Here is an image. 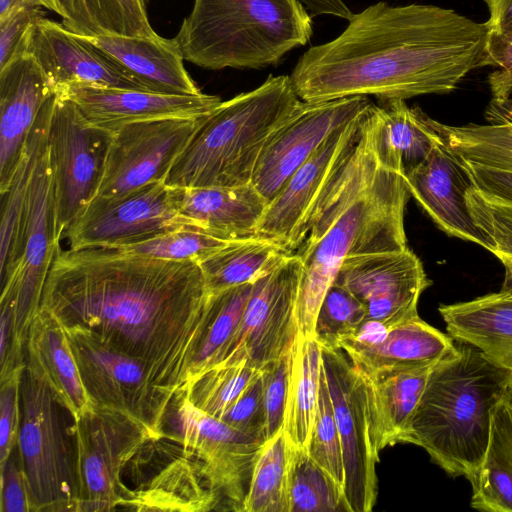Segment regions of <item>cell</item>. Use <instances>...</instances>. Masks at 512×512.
<instances>
[{
	"label": "cell",
	"instance_id": "cell-15",
	"mask_svg": "<svg viewBox=\"0 0 512 512\" xmlns=\"http://www.w3.org/2000/svg\"><path fill=\"white\" fill-rule=\"evenodd\" d=\"M369 109L334 131L294 172L268 203L256 237L275 243L287 253L296 252L319 198L356 148Z\"/></svg>",
	"mask_w": 512,
	"mask_h": 512
},
{
	"label": "cell",
	"instance_id": "cell-34",
	"mask_svg": "<svg viewBox=\"0 0 512 512\" xmlns=\"http://www.w3.org/2000/svg\"><path fill=\"white\" fill-rule=\"evenodd\" d=\"M471 507L489 512H512V412L502 400L492 412L489 445L478 470L468 479Z\"/></svg>",
	"mask_w": 512,
	"mask_h": 512
},
{
	"label": "cell",
	"instance_id": "cell-27",
	"mask_svg": "<svg viewBox=\"0 0 512 512\" xmlns=\"http://www.w3.org/2000/svg\"><path fill=\"white\" fill-rule=\"evenodd\" d=\"M26 360L72 418L94 406L83 385L64 327L41 307L28 332Z\"/></svg>",
	"mask_w": 512,
	"mask_h": 512
},
{
	"label": "cell",
	"instance_id": "cell-50",
	"mask_svg": "<svg viewBox=\"0 0 512 512\" xmlns=\"http://www.w3.org/2000/svg\"><path fill=\"white\" fill-rule=\"evenodd\" d=\"M0 511L35 512L25 472L21 466L17 447L0 466Z\"/></svg>",
	"mask_w": 512,
	"mask_h": 512
},
{
	"label": "cell",
	"instance_id": "cell-28",
	"mask_svg": "<svg viewBox=\"0 0 512 512\" xmlns=\"http://www.w3.org/2000/svg\"><path fill=\"white\" fill-rule=\"evenodd\" d=\"M439 312L453 339L478 348L491 362L512 372V295L499 291L441 305Z\"/></svg>",
	"mask_w": 512,
	"mask_h": 512
},
{
	"label": "cell",
	"instance_id": "cell-49",
	"mask_svg": "<svg viewBox=\"0 0 512 512\" xmlns=\"http://www.w3.org/2000/svg\"><path fill=\"white\" fill-rule=\"evenodd\" d=\"M485 65L495 68L488 77L492 100L509 99L512 94V33H488Z\"/></svg>",
	"mask_w": 512,
	"mask_h": 512
},
{
	"label": "cell",
	"instance_id": "cell-23",
	"mask_svg": "<svg viewBox=\"0 0 512 512\" xmlns=\"http://www.w3.org/2000/svg\"><path fill=\"white\" fill-rule=\"evenodd\" d=\"M338 349L345 352L360 371L369 374L432 368L458 350L451 336L419 316L386 330L344 340Z\"/></svg>",
	"mask_w": 512,
	"mask_h": 512
},
{
	"label": "cell",
	"instance_id": "cell-9",
	"mask_svg": "<svg viewBox=\"0 0 512 512\" xmlns=\"http://www.w3.org/2000/svg\"><path fill=\"white\" fill-rule=\"evenodd\" d=\"M65 331L93 404L132 416L156 441L167 437L164 424L175 396L160 386L138 359L101 343L88 333Z\"/></svg>",
	"mask_w": 512,
	"mask_h": 512
},
{
	"label": "cell",
	"instance_id": "cell-47",
	"mask_svg": "<svg viewBox=\"0 0 512 512\" xmlns=\"http://www.w3.org/2000/svg\"><path fill=\"white\" fill-rule=\"evenodd\" d=\"M227 425L266 442V413L262 371L220 418Z\"/></svg>",
	"mask_w": 512,
	"mask_h": 512
},
{
	"label": "cell",
	"instance_id": "cell-38",
	"mask_svg": "<svg viewBox=\"0 0 512 512\" xmlns=\"http://www.w3.org/2000/svg\"><path fill=\"white\" fill-rule=\"evenodd\" d=\"M288 496L289 512H348L343 486L310 457L306 448L292 444Z\"/></svg>",
	"mask_w": 512,
	"mask_h": 512
},
{
	"label": "cell",
	"instance_id": "cell-44",
	"mask_svg": "<svg viewBox=\"0 0 512 512\" xmlns=\"http://www.w3.org/2000/svg\"><path fill=\"white\" fill-rule=\"evenodd\" d=\"M365 317L366 312L360 301L334 282L322 300L313 337L321 347L338 349L342 341L358 334Z\"/></svg>",
	"mask_w": 512,
	"mask_h": 512
},
{
	"label": "cell",
	"instance_id": "cell-5",
	"mask_svg": "<svg viewBox=\"0 0 512 512\" xmlns=\"http://www.w3.org/2000/svg\"><path fill=\"white\" fill-rule=\"evenodd\" d=\"M313 34L298 0H194L174 37L184 60L210 70L277 65Z\"/></svg>",
	"mask_w": 512,
	"mask_h": 512
},
{
	"label": "cell",
	"instance_id": "cell-42",
	"mask_svg": "<svg viewBox=\"0 0 512 512\" xmlns=\"http://www.w3.org/2000/svg\"><path fill=\"white\" fill-rule=\"evenodd\" d=\"M229 242L195 227H181L114 249L149 258L199 264Z\"/></svg>",
	"mask_w": 512,
	"mask_h": 512
},
{
	"label": "cell",
	"instance_id": "cell-11",
	"mask_svg": "<svg viewBox=\"0 0 512 512\" xmlns=\"http://www.w3.org/2000/svg\"><path fill=\"white\" fill-rule=\"evenodd\" d=\"M113 136L87 120L72 100L55 94L48 149L61 238L97 195Z\"/></svg>",
	"mask_w": 512,
	"mask_h": 512
},
{
	"label": "cell",
	"instance_id": "cell-22",
	"mask_svg": "<svg viewBox=\"0 0 512 512\" xmlns=\"http://www.w3.org/2000/svg\"><path fill=\"white\" fill-rule=\"evenodd\" d=\"M55 94L72 100L87 120L111 132L141 121L204 117L222 102L203 92L179 95L91 85H71Z\"/></svg>",
	"mask_w": 512,
	"mask_h": 512
},
{
	"label": "cell",
	"instance_id": "cell-56",
	"mask_svg": "<svg viewBox=\"0 0 512 512\" xmlns=\"http://www.w3.org/2000/svg\"><path fill=\"white\" fill-rule=\"evenodd\" d=\"M503 400L509 407L510 411L512 412V382L508 386V388L503 396Z\"/></svg>",
	"mask_w": 512,
	"mask_h": 512
},
{
	"label": "cell",
	"instance_id": "cell-25",
	"mask_svg": "<svg viewBox=\"0 0 512 512\" xmlns=\"http://www.w3.org/2000/svg\"><path fill=\"white\" fill-rule=\"evenodd\" d=\"M169 188L175 209L192 227L229 241L254 237L268 205L251 183Z\"/></svg>",
	"mask_w": 512,
	"mask_h": 512
},
{
	"label": "cell",
	"instance_id": "cell-2",
	"mask_svg": "<svg viewBox=\"0 0 512 512\" xmlns=\"http://www.w3.org/2000/svg\"><path fill=\"white\" fill-rule=\"evenodd\" d=\"M348 21L337 38L297 61L290 78L300 100L445 94L485 65V24L452 9L378 2Z\"/></svg>",
	"mask_w": 512,
	"mask_h": 512
},
{
	"label": "cell",
	"instance_id": "cell-43",
	"mask_svg": "<svg viewBox=\"0 0 512 512\" xmlns=\"http://www.w3.org/2000/svg\"><path fill=\"white\" fill-rule=\"evenodd\" d=\"M466 202L475 224L494 246L493 254L505 268L501 292L512 295V204L484 195L474 186Z\"/></svg>",
	"mask_w": 512,
	"mask_h": 512
},
{
	"label": "cell",
	"instance_id": "cell-16",
	"mask_svg": "<svg viewBox=\"0 0 512 512\" xmlns=\"http://www.w3.org/2000/svg\"><path fill=\"white\" fill-rule=\"evenodd\" d=\"M334 282L363 305V332L386 330L419 316V298L431 285L422 262L409 248L348 257Z\"/></svg>",
	"mask_w": 512,
	"mask_h": 512
},
{
	"label": "cell",
	"instance_id": "cell-18",
	"mask_svg": "<svg viewBox=\"0 0 512 512\" xmlns=\"http://www.w3.org/2000/svg\"><path fill=\"white\" fill-rule=\"evenodd\" d=\"M372 104L367 96L301 100L268 139L251 184L270 203L334 131L363 114Z\"/></svg>",
	"mask_w": 512,
	"mask_h": 512
},
{
	"label": "cell",
	"instance_id": "cell-53",
	"mask_svg": "<svg viewBox=\"0 0 512 512\" xmlns=\"http://www.w3.org/2000/svg\"><path fill=\"white\" fill-rule=\"evenodd\" d=\"M489 18L484 22L488 33H512V0H484Z\"/></svg>",
	"mask_w": 512,
	"mask_h": 512
},
{
	"label": "cell",
	"instance_id": "cell-45",
	"mask_svg": "<svg viewBox=\"0 0 512 512\" xmlns=\"http://www.w3.org/2000/svg\"><path fill=\"white\" fill-rule=\"evenodd\" d=\"M306 449L310 457L344 488L342 447L323 367L316 412Z\"/></svg>",
	"mask_w": 512,
	"mask_h": 512
},
{
	"label": "cell",
	"instance_id": "cell-20",
	"mask_svg": "<svg viewBox=\"0 0 512 512\" xmlns=\"http://www.w3.org/2000/svg\"><path fill=\"white\" fill-rule=\"evenodd\" d=\"M25 52L42 68L54 93L71 85L148 91L106 53L46 17L31 27Z\"/></svg>",
	"mask_w": 512,
	"mask_h": 512
},
{
	"label": "cell",
	"instance_id": "cell-13",
	"mask_svg": "<svg viewBox=\"0 0 512 512\" xmlns=\"http://www.w3.org/2000/svg\"><path fill=\"white\" fill-rule=\"evenodd\" d=\"M60 240L47 138L40 150L27 196L22 256L12 274L1 283V294L14 297V337L24 344L40 310L42 292L60 250Z\"/></svg>",
	"mask_w": 512,
	"mask_h": 512
},
{
	"label": "cell",
	"instance_id": "cell-1",
	"mask_svg": "<svg viewBox=\"0 0 512 512\" xmlns=\"http://www.w3.org/2000/svg\"><path fill=\"white\" fill-rule=\"evenodd\" d=\"M41 308L142 362L174 396L185 385L212 314L200 265L118 249L59 250Z\"/></svg>",
	"mask_w": 512,
	"mask_h": 512
},
{
	"label": "cell",
	"instance_id": "cell-29",
	"mask_svg": "<svg viewBox=\"0 0 512 512\" xmlns=\"http://www.w3.org/2000/svg\"><path fill=\"white\" fill-rule=\"evenodd\" d=\"M432 368L380 374L357 368L364 381L369 430L378 453L402 443Z\"/></svg>",
	"mask_w": 512,
	"mask_h": 512
},
{
	"label": "cell",
	"instance_id": "cell-24",
	"mask_svg": "<svg viewBox=\"0 0 512 512\" xmlns=\"http://www.w3.org/2000/svg\"><path fill=\"white\" fill-rule=\"evenodd\" d=\"M55 93L37 61L23 53L0 69V194L14 176L38 115Z\"/></svg>",
	"mask_w": 512,
	"mask_h": 512
},
{
	"label": "cell",
	"instance_id": "cell-32",
	"mask_svg": "<svg viewBox=\"0 0 512 512\" xmlns=\"http://www.w3.org/2000/svg\"><path fill=\"white\" fill-rule=\"evenodd\" d=\"M485 116L487 124L451 126L432 119V125L461 160L512 171V99L491 100Z\"/></svg>",
	"mask_w": 512,
	"mask_h": 512
},
{
	"label": "cell",
	"instance_id": "cell-10",
	"mask_svg": "<svg viewBox=\"0 0 512 512\" xmlns=\"http://www.w3.org/2000/svg\"><path fill=\"white\" fill-rule=\"evenodd\" d=\"M302 263L287 254L253 283L241 322L222 362L247 363L261 370L287 355L299 338L297 302Z\"/></svg>",
	"mask_w": 512,
	"mask_h": 512
},
{
	"label": "cell",
	"instance_id": "cell-3",
	"mask_svg": "<svg viewBox=\"0 0 512 512\" xmlns=\"http://www.w3.org/2000/svg\"><path fill=\"white\" fill-rule=\"evenodd\" d=\"M375 124L373 104L356 148L319 198L295 252L302 263L301 337H313L322 300L346 258L408 248L404 212L410 193L404 174L380 158Z\"/></svg>",
	"mask_w": 512,
	"mask_h": 512
},
{
	"label": "cell",
	"instance_id": "cell-4",
	"mask_svg": "<svg viewBox=\"0 0 512 512\" xmlns=\"http://www.w3.org/2000/svg\"><path fill=\"white\" fill-rule=\"evenodd\" d=\"M457 348L430 371L402 443L422 447L448 474L469 479L483 462L492 412L512 372L470 344Z\"/></svg>",
	"mask_w": 512,
	"mask_h": 512
},
{
	"label": "cell",
	"instance_id": "cell-35",
	"mask_svg": "<svg viewBox=\"0 0 512 512\" xmlns=\"http://www.w3.org/2000/svg\"><path fill=\"white\" fill-rule=\"evenodd\" d=\"M322 368V347L314 337L299 338L292 350L284 433L306 448L316 412Z\"/></svg>",
	"mask_w": 512,
	"mask_h": 512
},
{
	"label": "cell",
	"instance_id": "cell-55",
	"mask_svg": "<svg viewBox=\"0 0 512 512\" xmlns=\"http://www.w3.org/2000/svg\"><path fill=\"white\" fill-rule=\"evenodd\" d=\"M314 16L331 15L349 20L353 13L342 0H298Z\"/></svg>",
	"mask_w": 512,
	"mask_h": 512
},
{
	"label": "cell",
	"instance_id": "cell-52",
	"mask_svg": "<svg viewBox=\"0 0 512 512\" xmlns=\"http://www.w3.org/2000/svg\"><path fill=\"white\" fill-rule=\"evenodd\" d=\"M462 162L477 190L493 199L512 204V171Z\"/></svg>",
	"mask_w": 512,
	"mask_h": 512
},
{
	"label": "cell",
	"instance_id": "cell-6",
	"mask_svg": "<svg viewBox=\"0 0 512 512\" xmlns=\"http://www.w3.org/2000/svg\"><path fill=\"white\" fill-rule=\"evenodd\" d=\"M300 101L288 75H270L259 87L222 101L205 118L173 165L165 184H250L268 139Z\"/></svg>",
	"mask_w": 512,
	"mask_h": 512
},
{
	"label": "cell",
	"instance_id": "cell-26",
	"mask_svg": "<svg viewBox=\"0 0 512 512\" xmlns=\"http://www.w3.org/2000/svg\"><path fill=\"white\" fill-rule=\"evenodd\" d=\"M82 37L123 66L150 92L202 93L188 74L174 38L167 39L158 34L150 37L118 34Z\"/></svg>",
	"mask_w": 512,
	"mask_h": 512
},
{
	"label": "cell",
	"instance_id": "cell-33",
	"mask_svg": "<svg viewBox=\"0 0 512 512\" xmlns=\"http://www.w3.org/2000/svg\"><path fill=\"white\" fill-rule=\"evenodd\" d=\"M124 507L137 511H208L218 510V503L197 461L188 454L141 487L129 490Z\"/></svg>",
	"mask_w": 512,
	"mask_h": 512
},
{
	"label": "cell",
	"instance_id": "cell-7",
	"mask_svg": "<svg viewBox=\"0 0 512 512\" xmlns=\"http://www.w3.org/2000/svg\"><path fill=\"white\" fill-rule=\"evenodd\" d=\"M22 419L17 452L35 512H77L75 452L59 404L28 364L21 381Z\"/></svg>",
	"mask_w": 512,
	"mask_h": 512
},
{
	"label": "cell",
	"instance_id": "cell-19",
	"mask_svg": "<svg viewBox=\"0 0 512 512\" xmlns=\"http://www.w3.org/2000/svg\"><path fill=\"white\" fill-rule=\"evenodd\" d=\"M207 116L141 121L115 131L96 196H121L165 183Z\"/></svg>",
	"mask_w": 512,
	"mask_h": 512
},
{
	"label": "cell",
	"instance_id": "cell-48",
	"mask_svg": "<svg viewBox=\"0 0 512 512\" xmlns=\"http://www.w3.org/2000/svg\"><path fill=\"white\" fill-rule=\"evenodd\" d=\"M23 373L14 374L0 382V466L4 465L18 444Z\"/></svg>",
	"mask_w": 512,
	"mask_h": 512
},
{
	"label": "cell",
	"instance_id": "cell-54",
	"mask_svg": "<svg viewBox=\"0 0 512 512\" xmlns=\"http://www.w3.org/2000/svg\"><path fill=\"white\" fill-rule=\"evenodd\" d=\"M42 7L63 16L59 0H0V20L21 9Z\"/></svg>",
	"mask_w": 512,
	"mask_h": 512
},
{
	"label": "cell",
	"instance_id": "cell-51",
	"mask_svg": "<svg viewBox=\"0 0 512 512\" xmlns=\"http://www.w3.org/2000/svg\"><path fill=\"white\" fill-rule=\"evenodd\" d=\"M42 17L45 12L41 8H25L0 20V69L25 53L28 33Z\"/></svg>",
	"mask_w": 512,
	"mask_h": 512
},
{
	"label": "cell",
	"instance_id": "cell-12",
	"mask_svg": "<svg viewBox=\"0 0 512 512\" xmlns=\"http://www.w3.org/2000/svg\"><path fill=\"white\" fill-rule=\"evenodd\" d=\"M175 435L198 463L218 510L243 512L253 470L265 441L209 416L177 394Z\"/></svg>",
	"mask_w": 512,
	"mask_h": 512
},
{
	"label": "cell",
	"instance_id": "cell-14",
	"mask_svg": "<svg viewBox=\"0 0 512 512\" xmlns=\"http://www.w3.org/2000/svg\"><path fill=\"white\" fill-rule=\"evenodd\" d=\"M322 367L342 447L347 509L370 512L377 497L379 453L370 435L364 381L342 350L322 347Z\"/></svg>",
	"mask_w": 512,
	"mask_h": 512
},
{
	"label": "cell",
	"instance_id": "cell-8",
	"mask_svg": "<svg viewBox=\"0 0 512 512\" xmlns=\"http://www.w3.org/2000/svg\"><path fill=\"white\" fill-rule=\"evenodd\" d=\"M73 420L77 512L124 506L129 489L123 470L146 443L156 440L141 422L108 407L94 405Z\"/></svg>",
	"mask_w": 512,
	"mask_h": 512
},
{
	"label": "cell",
	"instance_id": "cell-40",
	"mask_svg": "<svg viewBox=\"0 0 512 512\" xmlns=\"http://www.w3.org/2000/svg\"><path fill=\"white\" fill-rule=\"evenodd\" d=\"M290 448L284 431L265 442L253 470L243 512H289Z\"/></svg>",
	"mask_w": 512,
	"mask_h": 512
},
{
	"label": "cell",
	"instance_id": "cell-37",
	"mask_svg": "<svg viewBox=\"0 0 512 512\" xmlns=\"http://www.w3.org/2000/svg\"><path fill=\"white\" fill-rule=\"evenodd\" d=\"M287 254L275 243L250 237L233 240L199 263L210 294L253 283Z\"/></svg>",
	"mask_w": 512,
	"mask_h": 512
},
{
	"label": "cell",
	"instance_id": "cell-30",
	"mask_svg": "<svg viewBox=\"0 0 512 512\" xmlns=\"http://www.w3.org/2000/svg\"><path fill=\"white\" fill-rule=\"evenodd\" d=\"M443 140L420 108L405 100L376 105L375 143L380 158L403 174L423 161Z\"/></svg>",
	"mask_w": 512,
	"mask_h": 512
},
{
	"label": "cell",
	"instance_id": "cell-36",
	"mask_svg": "<svg viewBox=\"0 0 512 512\" xmlns=\"http://www.w3.org/2000/svg\"><path fill=\"white\" fill-rule=\"evenodd\" d=\"M62 24L80 36L157 34L148 18V0H59Z\"/></svg>",
	"mask_w": 512,
	"mask_h": 512
},
{
	"label": "cell",
	"instance_id": "cell-41",
	"mask_svg": "<svg viewBox=\"0 0 512 512\" xmlns=\"http://www.w3.org/2000/svg\"><path fill=\"white\" fill-rule=\"evenodd\" d=\"M251 289L252 283H247L211 294L212 314L209 326L188 379L222 361L241 322Z\"/></svg>",
	"mask_w": 512,
	"mask_h": 512
},
{
	"label": "cell",
	"instance_id": "cell-21",
	"mask_svg": "<svg viewBox=\"0 0 512 512\" xmlns=\"http://www.w3.org/2000/svg\"><path fill=\"white\" fill-rule=\"evenodd\" d=\"M404 177L410 195L440 229L493 252L492 242L475 224L467 206L466 192L472 181L462 160L444 141Z\"/></svg>",
	"mask_w": 512,
	"mask_h": 512
},
{
	"label": "cell",
	"instance_id": "cell-17",
	"mask_svg": "<svg viewBox=\"0 0 512 512\" xmlns=\"http://www.w3.org/2000/svg\"><path fill=\"white\" fill-rule=\"evenodd\" d=\"M181 227H192L164 182L115 197L95 196L64 232L71 249L121 248Z\"/></svg>",
	"mask_w": 512,
	"mask_h": 512
},
{
	"label": "cell",
	"instance_id": "cell-46",
	"mask_svg": "<svg viewBox=\"0 0 512 512\" xmlns=\"http://www.w3.org/2000/svg\"><path fill=\"white\" fill-rule=\"evenodd\" d=\"M293 350V349H292ZM291 354L279 358L262 371L266 413V441L284 429L290 379Z\"/></svg>",
	"mask_w": 512,
	"mask_h": 512
},
{
	"label": "cell",
	"instance_id": "cell-39",
	"mask_svg": "<svg viewBox=\"0 0 512 512\" xmlns=\"http://www.w3.org/2000/svg\"><path fill=\"white\" fill-rule=\"evenodd\" d=\"M260 372L246 360L222 362L189 378L177 394L199 411L220 419Z\"/></svg>",
	"mask_w": 512,
	"mask_h": 512
},
{
	"label": "cell",
	"instance_id": "cell-31",
	"mask_svg": "<svg viewBox=\"0 0 512 512\" xmlns=\"http://www.w3.org/2000/svg\"><path fill=\"white\" fill-rule=\"evenodd\" d=\"M55 94L42 107L7 191L1 195V283L17 267L22 256L26 201L40 150L48 138Z\"/></svg>",
	"mask_w": 512,
	"mask_h": 512
}]
</instances>
